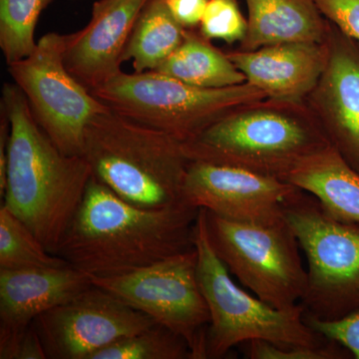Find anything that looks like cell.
<instances>
[{
    "instance_id": "277c9868",
    "label": "cell",
    "mask_w": 359,
    "mask_h": 359,
    "mask_svg": "<svg viewBox=\"0 0 359 359\" xmlns=\"http://www.w3.org/2000/svg\"><path fill=\"white\" fill-rule=\"evenodd\" d=\"M82 157L92 175L130 204L167 209L184 202L190 160L181 142L114 111L97 114L85 129Z\"/></svg>"
},
{
    "instance_id": "4fadbf2b",
    "label": "cell",
    "mask_w": 359,
    "mask_h": 359,
    "mask_svg": "<svg viewBox=\"0 0 359 359\" xmlns=\"http://www.w3.org/2000/svg\"><path fill=\"white\" fill-rule=\"evenodd\" d=\"M327 61L306 98L328 141L359 173V43L330 22Z\"/></svg>"
},
{
    "instance_id": "9c48e42d",
    "label": "cell",
    "mask_w": 359,
    "mask_h": 359,
    "mask_svg": "<svg viewBox=\"0 0 359 359\" xmlns=\"http://www.w3.org/2000/svg\"><path fill=\"white\" fill-rule=\"evenodd\" d=\"M90 278L93 285L183 337L192 359L207 358L211 318L198 282L195 248L125 275Z\"/></svg>"
},
{
    "instance_id": "484cf974",
    "label": "cell",
    "mask_w": 359,
    "mask_h": 359,
    "mask_svg": "<svg viewBox=\"0 0 359 359\" xmlns=\"http://www.w3.org/2000/svg\"><path fill=\"white\" fill-rule=\"evenodd\" d=\"M304 321L314 332L325 339L344 347L355 359H359V311L335 320H323L304 314Z\"/></svg>"
},
{
    "instance_id": "7a4b0ae2",
    "label": "cell",
    "mask_w": 359,
    "mask_h": 359,
    "mask_svg": "<svg viewBox=\"0 0 359 359\" xmlns=\"http://www.w3.org/2000/svg\"><path fill=\"white\" fill-rule=\"evenodd\" d=\"M0 106L11 121L2 204L56 255L83 201L91 168L82 156L59 150L33 117L15 84H4Z\"/></svg>"
},
{
    "instance_id": "4316f807",
    "label": "cell",
    "mask_w": 359,
    "mask_h": 359,
    "mask_svg": "<svg viewBox=\"0 0 359 359\" xmlns=\"http://www.w3.org/2000/svg\"><path fill=\"white\" fill-rule=\"evenodd\" d=\"M323 15L359 43V0H314Z\"/></svg>"
},
{
    "instance_id": "ba28073f",
    "label": "cell",
    "mask_w": 359,
    "mask_h": 359,
    "mask_svg": "<svg viewBox=\"0 0 359 359\" xmlns=\"http://www.w3.org/2000/svg\"><path fill=\"white\" fill-rule=\"evenodd\" d=\"M205 214L217 256L243 287L276 309H290L301 304L308 271L285 218L257 224L233 221L205 210Z\"/></svg>"
},
{
    "instance_id": "603a6c76",
    "label": "cell",
    "mask_w": 359,
    "mask_h": 359,
    "mask_svg": "<svg viewBox=\"0 0 359 359\" xmlns=\"http://www.w3.org/2000/svg\"><path fill=\"white\" fill-rule=\"evenodd\" d=\"M91 359H192L183 337L156 323L97 351Z\"/></svg>"
},
{
    "instance_id": "7c38bea8",
    "label": "cell",
    "mask_w": 359,
    "mask_h": 359,
    "mask_svg": "<svg viewBox=\"0 0 359 359\" xmlns=\"http://www.w3.org/2000/svg\"><path fill=\"white\" fill-rule=\"evenodd\" d=\"M301 189L242 168L190 161L184 202L233 221L269 224L285 218V210Z\"/></svg>"
},
{
    "instance_id": "8992f818",
    "label": "cell",
    "mask_w": 359,
    "mask_h": 359,
    "mask_svg": "<svg viewBox=\"0 0 359 359\" xmlns=\"http://www.w3.org/2000/svg\"><path fill=\"white\" fill-rule=\"evenodd\" d=\"M110 110L184 143L240 106L268 98L245 82L202 88L157 71L125 73L91 92Z\"/></svg>"
},
{
    "instance_id": "d4e9b609",
    "label": "cell",
    "mask_w": 359,
    "mask_h": 359,
    "mask_svg": "<svg viewBox=\"0 0 359 359\" xmlns=\"http://www.w3.org/2000/svg\"><path fill=\"white\" fill-rule=\"evenodd\" d=\"M247 344L245 355L250 359H344L351 355L332 340L320 346H276L264 340Z\"/></svg>"
},
{
    "instance_id": "30bf717a",
    "label": "cell",
    "mask_w": 359,
    "mask_h": 359,
    "mask_svg": "<svg viewBox=\"0 0 359 359\" xmlns=\"http://www.w3.org/2000/svg\"><path fill=\"white\" fill-rule=\"evenodd\" d=\"M63 47L65 34L47 33L29 56L7 66L47 136L65 154L81 156L87 125L108 107L70 74Z\"/></svg>"
},
{
    "instance_id": "5b68a950",
    "label": "cell",
    "mask_w": 359,
    "mask_h": 359,
    "mask_svg": "<svg viewBox=\"0 0 359 359\" xmlns=\"http://www.w3.org/2000/svg\"><path fill=\"white\" fill-rule=\"evenodd\" d=\"M194 247L197 252V276L210 313L207 332V358H222L233 346L252 340L276 346H320L328 339L304 321V309L269 306L256 295L238 287L208 235L205 210L199 209Z\"/></svg>"
},
{
    "instance_id": "6da1fadb",
    "label": "cell",
    "mask_w": 359,
    "mask_h": 359,
    "mask_svg": "<svg viewBox=\"0 0 359 359\" xmlns=\"http://www.w3.org/2000/svg\"><path fill=\"white\" fill-rule=\"evenodd\" d=\"M198 214L187 203L161 210L137 207L92 175L56 256L90 276L125 275L194 249Z\"/></svg>"
},
{
    "instance_id": "52a82bcc",
    "label": "cell",
    "mask_w": 359,
    "mask_h": 359,
    "mask_svg": "<svg viewBox=\"0 0 359 359\" xmlns=\"http://www.w3.org/2000/svg\"><path fill=\"white\" fill-rule=\"evenodd\" d=\"M285 218L308 262L304 314L335 320L359 311V224L332 218L302 190Z\"/></svg>"
},
{
    "instance_id": "9a60e30c",
    "label": "cell",
    "mask_w": 359,
    "mask_h": 359,
    "mask_svg": "<svg viewBox=\"0 0 359 359\" xmlns=\"http://www.w3.org/2000/svg\"><path fill=\"white\" fill-rule=\"evenodd\" d=\"M327 44L292 42L269 45L254 51H230L226 55L247 82L268 98L306 103L325 70Z\"/></svg>"
},
{
    "instance_id": "8fae6325",
    "label": "cell",
    "mask_w": 359,
    "mask_h": 359,
    "mask_svg": "<svg viewBox=\"0 0 359 359\" xmlns=\"http://www.w3.org/2000/svg\"><path fill=\"white\" fill-rule=\"evenodd\" d=\"M102 287L92 285L34 321L48 359H91L104 347L155 325Z\"/></svg>"
},
{
    "instance_id": "44dd1931",
    "label": "cell",
    "mask_w": 359,
    "mask_h": 359,
    "mask_svg": "<svg viewBox=\"0 0 359 359\" xmlns=\"http://www.w3.org/2000/svg\"><path fill=\"white\" fill-rule=\"evenodd\" d=\"M6 205H0V269H28L68 266Z\"/></svg>"
},
{
    "instance_id": "d6986e66",
    "label": "cell",
    "mask_w": 359,
    "mask_h": 359,
    "mask_svg": "<svg viewBox=\"0 0 359 359\" xmlns=\"http://www.w3.org/2000/svg\"><path fill=\"white\" fill-rule=\"evenodd\" d=\"M153 71L202 88H224L247 82L226 52L216 48L196 29H187L178 48Z\"/></svg>"
},
{
    "instance_id": "ffe728a7",
    "label": "cell",
    "mask_w": 359,
    "mask_h": 359,
    "mask_svg": "<svg viewBox=\"0 0 359 359\" xmlns=\"http://www.w3.org/2000/svg\"><path fill=\"white\" fill-rule=\"evenodd\" d=\"M186 30L170 13L166 0H149L135 23L123 62L132 61L135 72L157 69L183 42Z\"/></svg>"
},
{
    "instance_id": "f1b7e54d",
    "label": "cell",
    "mask_w": 359,
    "mask_h": 359,
    "mask_svg": "<svg viewBox=\"0 0 359 359\" xmlns=\"http://www.w3.org/2000/svg\"><path fill=\"white\" fill-rule=\"evenodd\" d=\"M208 2L209 0H166L170 13L186 29L200 26Z\"/></svg>"
},
{
    "instance_id": "7402d4cb",
    "label": "cell",
    "mask_w": 359,
    "mask_h": 359,
    "mask_svg": "<svg viewBox=\"0 0 359 359\" xmlns=\"http://www.w3.org/2000/svg\"><path fill=\"white\" fill-rule=\"evenodd\" d=\"M53 0H0V48L7 65L27 57L40 15Z\"/></svg>"
},
{
    "instance_id": "5bb4252c",
    "label": "cell",
    "mask_w": 359,
    "mask_h": 359,
    "mask_svg": "<svg viewBox=\"0 0 359 359\" xmlns=\"http://www.w3.org/2000/svg\"><path fill=\"white\" fill-rule=\"evenodd\" d=\"M149 0H98L82 29L65 34L63 60L90 92L121 72L123 53Z\"/></svg>"
},
{
    "instance_id": "2e32d148",
    "label": "cell",
    "mask_w": 359,
    "mask_h": 359,
    "mask_svg": "<svg viewBox=\"0 0 359 359\" xmlns=\"http://www.w3.org/2000/svg\"><path fill=\"white\" fill-rule=\"evenodd\" d=\"M93 285L70 264L60 268L0 269V339L25 332L54 306Z\"/></svg>"
},
{
    "instance_id": "83f0119b",
    "label": "cell",
    "mask_w": 359,
    "mask_h": 359,
    "mask_svg": "<svg viewBox=\"0 0 359 359\" xmlns=\"http://www.w3.org/2000/svg\"><path fill=\"white\" fill-rule=\"evenodd\" d=\"M0 359H48L35 328L0 339Z\"/></svg>"
},
{
    "instance_id": "cb8c5ba5",
    "label": "cell",
    "mask_w": 359,
    "mask_h": 359,
    "mask_svg": "<svg viewBox=\"0 0 359 359\" xmlns=\"http://www.w3.org/2000/svg\"><path fill=\"white\" fill-rule=\"evenodd\" d=\"M205 39L233 43L244 39L248 29L237 0H209L199 26Z\"/></svg>"
},
{
    "instance_id": "ac0fdd59",
    "label": "cell",
    "mask_w": 359,
    "mask_h": 359,
    "mask_svg": "<svg viewBox=\"0 0 359 359\" xmlns=\"http://www.w3.org/2000/svg\"><path fill=\"white\" fill-rule=\"evenodd\" d=\"M283 181L313 196L332 218L359 224V173L332 145L299 161Z\"/></svg>"
},
{
    "instance_id": "3957f363",
    "label": "cell",
    "mask_w": 359,
    "mask_h": 359,
    "mask_svg": "<svg viewBox=\"0 0 359 359\" xmlns=\"http://www.w3.org/2000/svg\"><path fill=\"white\" fill-rule=\"evenodd\" d=\"M328 145L306 103L266 98L236 108L182 143L190 161L242 168L283 180L304 158Z\"/></svg>"
},
{
    "instance_id": "e0dca14e",
    "label": "cell",
    "mask_w": 359,
    "mask_h": 359,
    "mask_svg": "<svg viewBox=\"0 0 359 359\" xmlns=\"http://www.w3.org/2000/svg\"><path fill=\"white\" fill-rule=\"evenodd\" d=\"M249 18L240 50L269 45L309 42L325 43L330 21L314 0H245Z\"/></svg>"
}]
</instances>
